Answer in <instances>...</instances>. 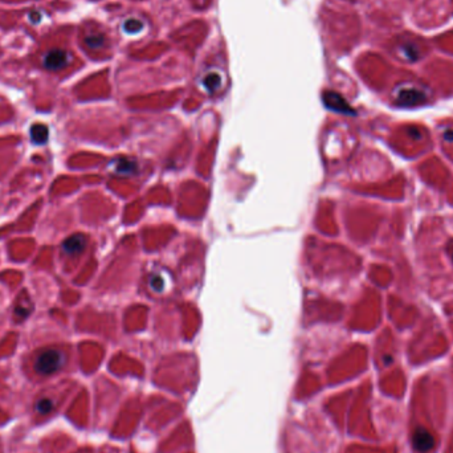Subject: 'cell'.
I'll return each instance as SVG.
<instances>
[{
	"label": "cell",
	"instance_id": "6da1fadb",
	"mask_svg": "<svg viewBox=\"0 0 453 453\" xmlns=\"http://www.w3.org/2000/svg\"><path fill=\"white\" fill-rule=\"evenodd\" d=\"M65 363V355L57 349L42 350L35 361V370L40 375H52Z\"/></svg>",
	"mask_w": 453,
	"mask_h": 453
},
{
	"label": "cell",
	"instance_id": "7a4b0ae2",
	"mask_svg": "<svg viewBox=\"0 0 453 453\" xmlns=\"http://www.w3.org/2000/svg\"><path fill=\"white\" fill-rule=\"evenodd\" d=\"M72 56L60 48L51 49L42 55L41 64L48 70H61L70 64Z\"/></svg>",
	"mask_w": 453,
	"mask_h": 453
},
{
	"label": "cell",
	"instance_id": "3957f363",
	"mask_svg": "<svg viewBox=\"0 0 453 453\" xmlns=\"http://www.w3.org/2000/svg\"><path fill=\"white\" fill-rule=\"evenodd\" d=\"M412 445L415 450L420 453H427L435 447V437L425 428H416L412 435Z\"/></svg>",
	"mask_w": 453,
	"mask_h": 453
},
{
	"label": "cell",
	"instance_id": "277c9868",
	"mask_svg": "<svg viewBox=\"0 0 453 453\" xmlns=\"http://www.w3.org/2000/svg\"><path fill=\"white\" fill-rule=\"evenodd\" d=\"M396 101L401 106H416L425 101V94L419 89L403 88L398 91Z\"/></svg>",
	"mask_w": 453,
	"mask_h": 453
},
{
	"label": "cell",
	"instance_id": "5b68a950",
	"mask_svg": "<svg viewBox=\"0 0 453 453\" xmlns=\"http://www.w3.org/2000/svg\"><path fill=\"white\" fill-rule=\"evenodd\" d=\"M323 102L327 108L332 110L339 111V113H345V114H355V111L350 108V105L345 101V98L341 97L336 91H325L323 94Z\"/></svg>",
	"mask_w": 453,
	"mask_h": 453
},
{
	"label": "cell",
	"instance_id": "8992f818",
	"mask_svg": "<svg viewBox=\"0 0 453 453\" xmlns=\"http://www.w3.org/2000/svg\"><path fill=\"white\" fill-rule=\"evenodd\" d=\"M86 247V237L84 235H73L62 243V251L66 254H79Z\"/></svg>",
	"mask_w": 453,
	"mask_h": 453
},
{
	"label": "cell",
	"instance_id": "52a82bcc",
	"mask_svg": "<svg viewBox=\"0 0 453 453\" xmlns=\"http://www.w3.org/2000/svg\"><path fill=\"white\" fill-rule=\"evenodd\" d=\"M30 137L35 145H44L49 138V129L44 124H35L31 126Z\"/></svg>",
	"mask_w": 453,
	"mask_h": 453
},
{
	"label": "cell",
	"instance_id": "ba28073f",
	"mask_svg": "<svg viewBox=\"0 0 453 453\" xmlns=\"http://www.w3.org/2000/svg\"><path fill=\"white\" fill-rule=\"evenodd\" d=\"M399 53L400 56L403 57L404 60H408V61H416L420 55H419V49L414 45V44H403V45L399 46Z\"/></svg>",
	"mask_w": 453,
	"mask_h": 453
},
{
	"label": "cell",
	"instance_id": "9c48e42d",
	"mask_svg": "<svg viewBox=\"0 0 453 453\" xmlns=\"http://www.w3.org/2000/svg\"><path fill=\"white\" fill-rule=\"evenodd\" d=\"M85 44L91 49H98L101 48L105 44V37L101 33H90L88 36L85 37Z\"/></svg>",
	"mask_w": 453,
	"mask_h": 453
},
{
	"label": "cell",
	"instance_id": "30bf717a",
	"mask_svg": "<svg viewBox=\"0 0 453 453\" xmlns=\"http://www.w3.org/2000/svg\"><path fill=\"white\" fill-rule=\"evenodd\" d=\"M55 408V401L51 398H41L36 403V411L41 415H46Z\"/></svg>",
	"mask_w": 453,
	"mask_h": 453
},
{
	"label": "cell",
	"instance_id": "8fae6325",
	"mask_svg": "<svg viewBox=\"0 0 453 453\" xmlns=\"http://www.w3.org/2000/svg\"><path fill=\"white\" fill-rule=\"evenodd\" d=\"M144 24L140 23L138 19H129L125 21L124 30L126 33H138L142 30Z\"/></svg>",
	"mask_w": 453,
	"mask_h": 453
},
{
	"label": "cell",
	"instance_id": "7c38bea8",
	"mask_svg": "<svg viewBox=\"0 0 453 453\" xmlns=\"http://www.w3.org/2000/svg\"><path fill=\"white\" fill-rule=\"evenodd\" d=\"M219 84H220V77H219V75H215V73L208 75L206 77V80H204V85H206V88L208 89L209 91L215 90V89L219 86Z\"/></svg>",
	"mask_w": 453,
	"mask_h": 453
},
{
	"label": "cell",
	"instance_id": "4fadbf2b",
	"mask_svg": "<svg viewBox=\"0 0 453 453\" xmlns=\"http://www.w3.org/2000/svg\"><path fill=\"white\" fill-rule=\"evenodd\" d=\"M133 162L130 160H126V159H121V162L118 163L117 167V171L118 173H122V174H129V173H133Z\"/></svg>",
	"mask_w": 453,
	"mask_h": 453
},
{
	"label": "cell",
	"instance_id": "5bb4252c",
	"mask_svg": "<svg viewBox=\"0 0 453 453\" xmlns=\"http://www.w3.org/2000/svg\"><path fill=\"white\" fill-rule=\"evenodd\" d=\"M30 19L32 23H39L40 20H41V15L39 12H31L30 13Z\"/></svg>",
	"mask_w": 453,
	"mask_h": 453
},
{
	"label": "cell",
	"instance_id": "9a60e30c",
	"mask_svg": "<svg viewBox=\"0 0 453 453\" xmlns=\"http://www.w3.org/2000/svg\"><path fill=\"white\" fill-rule=\"evenodd\" d=\"M445 138H447V139L452 140L453 139V133H447V134H445Z\"/></svg>",
	"mask_w": 453,
	"mask_h": 453
},
{
	"label": "cell",
	"instance_id": "2e32d148",
	"mask_svg": "<svg viewBox=\"0 0 453 453\" xmlns=\"http://www.w3.org/2000/svg\"><path fill=\"white\" fill-rule=\"evenodd\" d=\"M452 260H453V252H452Z\"/></svg>",
	"mask_w": 453,
	"mask_h": 453
}]
</instances>
